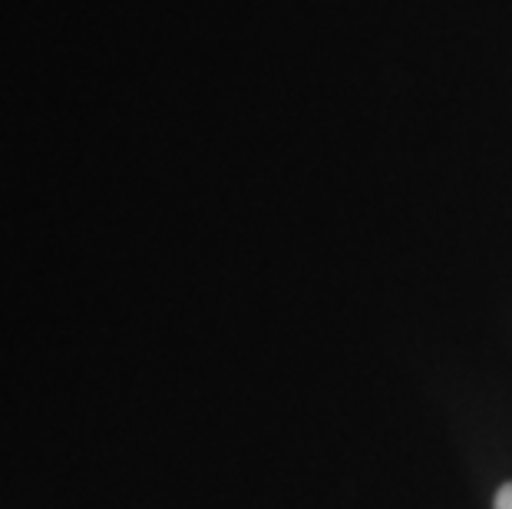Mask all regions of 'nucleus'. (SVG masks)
Masks as SVG:
<instances>
[{"label": "nucleus", "mask_w": 512, "mask_h": 509, "mask_svg": "<svg viewBox=\"0 0 512 509\" xmlns=\"http://www.w3.org/2000/svg\"><path fill=\"white\" fill-rule=\"evenodd\" d=\"M493 509H512V483H503V486H499Z\"/></svg>", "instance_id": "obj_1"}]
</instances>
